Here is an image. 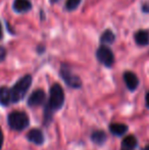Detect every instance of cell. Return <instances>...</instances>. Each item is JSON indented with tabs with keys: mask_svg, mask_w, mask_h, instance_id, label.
Returning a JSON list of instances; mask_svg holds the SVG:
<instances>
[{
	"mask_svg": "<svg viewBox=\"0 0 149 150\" xmlns=\"http://www.w3.org/2000/svg\"><path fill=\"white\" fill-rule=\"evenodd\" d=\"M64 103V93L61 86L59 84H54L50 88L49 101L45 106V112H44V119L45 124H49L52 119V115L55 110H58L62 107Z\"/></svg>",
	"mask_w": 149,
	"mask_h": 150,
	"instance_id": "cell-1",
	"label": "cell"
},
{
	"mask_svg": "<svg viewBox=\"0 0 149 150\" xmlns=\"http://www.w3.org/2000/svg\"><path fill=\"white\" fill-rule=\"evenodd\" d=\"M32 77L30 75H26L25 77L20 78L18 82L13 85V87L10 89L11 93V102L18 103L25 97L27 94L31 84H32Z\"/></svg>",
	"mask_w": 149,
	"mask_h": 150,
	"instance_id": "cell-2",
	"label": "cell"
},
{
	"mask_svg": "<svg viewBox=\"0 0 149 150\" xmlns=\"http://www.w3.org/2000/svg\"><path fill=\"white\" fill-rule=\"evenodd\" d=\"M7 122L10 129L16 131H23L30 125V120L24 111H12L8 115Z\"/></svg>",
	"mask_w": 149,
	"mask_h": 150,
	"instance_id": "cell-3",
	"label": "cell"
},
{
	"mask_svg": "<svg viewBox=\"0 0 149 150\" xmlns=\"http://www.w3.org/2000/svg\"><path fill=\"white\" fill-rule=\"evenodd\" d=\"M96 57L105 67H112L113 64V61H114V56H113L112 51L106 46H100L98 48L96 51Z\"/></svg>",
	"mask_w": 149,
	"mask_h": 150,
	"instance_id": "cell-4",
	"label": "cell"
},
{
	"mask_svg": "<svg viewBox=\"0 0 149 150\" xmlns=\"http://www.w3.org/2000/svg\"><path fill=\"white\" fill-rule=\"evenodd\" d=\"M60 75L64 81L66 83V85L70 86L71 88H80L82 86V81L78 76L74 75L72 71L66 67H62L60 71Z\"/></svg>",
	"mask_w": 149,
	"mask_h": 150,
	"instance_id": "cell-5",
	"label": "cell"
},
{
	"mask_svg": "<svg viewBox=\"0 0 149 150\" xmlns=\"http://www.w3.org/2000/svg\"><path fill=\"white\" fill-rule=\"evenodd\" d=\"M46 94L43 90H36L31 94L28 99V105L31 107H36L42 105L45 102Z\"/></svg>",
	"mask_w": 149,
	"mask_h": 150,
	"instance_id": "cell-6",
	"label": "cell"
},
{
	"mask_svg": "<svg viewBox=\"0 0 149 150\" xmlns=\"http://www.w3.org/2000/svg\"><path fill=\"white\" fill-rule=\"evenodd\" d=\"M124 80H125V83L129 90L134 91L137 89L138 85H139V80H138L137 76L134 73H132V71H126L124 74Z\"/></svg>",
	"mask_w": 149,
	"mask_h": 150,
	"instance_id": "cell-7",
	"label": "cell"
},
{
	"mask_svg": "<svg viewBox=\"0 0 149 150\" xmlns=\"http://www.w3.org/2000/svg\"><path fill=\"white\" fill-rule=\"evenodd\" d=\"M27 138L30 142L34 143L36 145H42L44 142V135L41 130L39 129H33L27 135Z\"/></svg>",
	"mask_w": 149,
	"mask_h": 150,
	"instance_id": "cell-8",
	"label": "cell"
},
{
	"mask_svg": "<svg viewBox=\"0 0 149 150\" xmlns=\"http://www.w3.org/2000/svg\"><path fill=\"white\" fill-rule=\"evenodd\" d=\"M32 7V4L29 0H14L13 9L16 12H26L29 11Z\"/></svg>",
	"mask_w": 149,
	"mask_h": 150,
	"instance_id": "cell-9",
	"label": "cell"
},
{
	"mask_svg": "<svg viewBox=\"0 0 149 150\" xmlns=\"http://www.w3.org/2000/svg\"><path fill=\"white\" fill-rule=\"evenodd\" d=\"M11 102V93L6 87H0V104L7 106Z\"/></svg>",
	"mask_w": 149,
	"mask_h": 150,
	"instance_id": "cell-10",
	"label": "cell"
},
{
	"mask_svg": "<svg viewBox=\"0 0 149 150\" xmlns=\"http://www.w3.org/2000/svg\"><path fill=\"white\" fill-rule=\"evenodd\" d=\"M135 41L138 45L145 46L149 43V33L145 30H140L135 34Z\"/></svg>",
	"mask_w": 149,
	"mask_h": 150,
	"instance_id": "cell-11",
	"label": "cell"
},
{
	"mask_svg": "<svg viewBox=\"0 0 149 150\" xmlns=\"http://www.w3.org/2000/svg\"><path fill=\"white\" fill-rule=\"evenodd\" d=\"M109 131L112 134L115 135V136H123L124 134L127 133L128 127L124 124L115 122V124H112L109 126Z\"/></svg>",
	"mask_w": 149,
	"mask_h": 150,
	"instance_id": "cell-12",
	"label": "cell"
},
{
	"mask_svg": "<svg viewBox=\"0 0 149 150\" xmlns=\"http://www.w3.org/2000/svg\"><path fill=\"white\" fill-rule=\"evenodd\" d=\"M91 140L93 141L95 144L97 145H102L106 141V134L104 131L97 130L94 131L91 135Z\"/></svg>",
	"mask_w": 149,
	"mask_h": 150,
	"instance_id": "cell-13",
	"label": "cell"
},
{
	"mask_svg": "<svg viewBox=\"0 0 149 150\" xmlns=\"http://www.w3.org/2000/svg\"><path fill=\"white\" fill-rule=\"evenodd\" d=\"M137 143H138V141H137V139L135 138V136L130 135V136H127L124 139L121 144H123V146L125 147L126 149H133L137 146Z\"/></svg>",
	"mask_w": 149,
	"mask_h": 150,
	"instance_id": "cell-14",
	"label": "cell"
},
{
	"mask_svg": "<svg viewBox=\"0 0 149 150\" xmlns=\"http://www.w3.org/2000/svg\"><path fill=\"white\" fill-rule=\"evenodd\" d=\"M114 39H115L114 34H113L112 32L109 31V30L105 31L103 34H102V36H101V42H103V43H106V44L112 43V42L114 41Z\"/></svg>",
	"mask_w": 149,
	"mask_h": 150,
	"instance_id": "cell-15",
	"label": "cell"
},
{
	"mask_svg": "<svg viewBox=\"0 0 149 150\" xmlns=\"http://www.w3.org/2000/svg\"><path fill=\"white\" fill-rule=\"evenodd\" d=\"M80 3H81V0H68L66 4V7L68 10H74L79 6Z\"/></svg>",
	"mask_w": 149,
	"mask_h": 150,
	"instance_id": "cell-16",
	"label": "cell"
},
{
	"mask_svg": "<svg viewBox=\"0 0 149 150\" xmlns=\"http://www.w3.org/2000/svg\"><path fill=\"white\" fill-rule=\"evenodd\" d=\"M5 56H6V51H5V49H4L3 47H1L0 46V61H2L5 58Z\"/></svg>",
	"mask_w": 149,
	"mask_h": 150,
	"instance_id": "cell-17",
	"label": "cell"
},
{
	"mask_svg": "<svg viewBox=\"0 0 149 150\" xmlns=\"http://www.w3.org/2000/svg\"><path fill=\"white\" fill-rule=\"evenodd\" d=\"M2 145H3V132L0 129V150L2 149Z\"/></svg>",
	"mask_w": 149,
	"mask_h": 150,
	"instance_id": "cell-18",
	"label": "cell"
},
{
	"mask_svg": "<svg viewBox=\"0 0 149 150\" xmlns=\"http://www.w3.org/2000/svg\"><path fill=\"white\" fill-rule=\"evenodd\" d=\"M146 106L149 108V92L146 94Z\"/></svg>",
	"mask_w": 149,
	"mask_h": 150,
	"instance_id": "cell-19",
	"label": "cell"
},
{
	"mask_svg": "<svg viewBox=\"0 0 149 150\" xmlns=\"http://www.w3.org/2000/svg\"><path fill=\"white\" fill-rule=\"evenodd\" d=\"M51 1V3H55V2H58L59 0H50Z\"/></svg>",
	"mask_w": 149,
	"mask_h": 150,
	"instance_id": "cell-20",
	"label": "cell"
},
{
	"mask_svg": "<svg viewBox=\"0 0 149 150\" xmlns=\"http://www.w3.org/2000/svg\"><path fill=\"white\" fill-rule=\"evenodd\" d=\"M143 150H149V145H147V146H146Z\"/></svg>",
	"mask_w": 149,
	"mask_h": 150,
	"instance_id": "cell-21",
	"label": "cell"
},
{
	"mask_svg": "<svg viewBox=\"0 0 149 150\" xmlns=\"http://www.w3.org/2000/svg\"><path fill=\"white\" fill-rule=\"evenodd\" d=\"M0 37H1V25H0Z\"/></svg>",
	"mask_w": 149,
	"mask_h": 150,
	"instance_id": "cell-22",
	"label": "cell"
},
{
	"mask_svg": "<svg viewBox=\"0 0 149 150\" xmlns=\"http://www.w3.org/2000/svg\"><path fill=\"white\" fill-rule=\"evenodd\" d=\"M123 150H130V149H123Z\"/></svg>",
	"mask_w": 149,
	"mask_h": 150,
	"instance_id": "cell-23",
	"label": "cell"
}]
</instances>
